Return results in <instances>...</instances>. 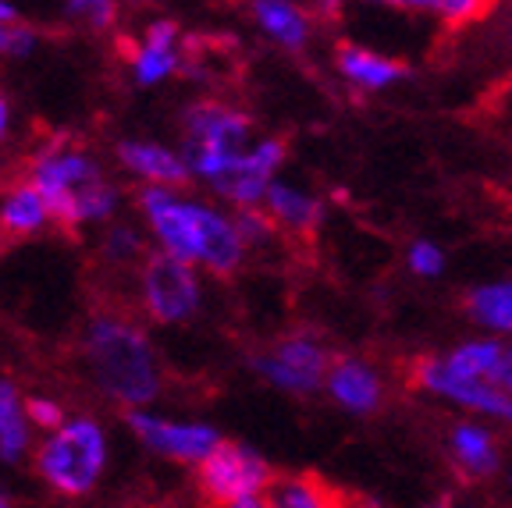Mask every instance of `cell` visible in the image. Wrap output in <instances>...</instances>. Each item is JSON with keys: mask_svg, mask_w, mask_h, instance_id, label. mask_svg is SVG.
I'll return each mask as SVG.
<instances>
[{"mask_svg": "<svg viewBox=\"0 0 512 508\" xmlns=\"http://www.w3.org/2000/svg\"><path fill=\"white\" fill-rule=\"evenodd\" d=\"M139 207L168 256H178L185 263H203L210 274H221V278L239 270L246 242H242L235 221L217 214L214 207L175 196L164 185H146L139 192Z\"/></svg>", "mask_w": 512, "mask_h": 508, "instance_id": "6da1fadb", "label": "cell"}, {"mask_svg": "<svg viewBox=\"0 0 512 508\" xmlns=\"http://www.w3.org/2000/svg\"><path fill=\"white\" fill-rule=\"evenodd\" d=\"M82 359L96 391L125 409H150L153 398L164 391V374L150 338L121 317L89 320L82 334Z\"/></svg>", "mask_w": 512, "mask_h": 508, "instance_id": "7a4b0ae2", "label": "cell"}, {"mask_svg": "<svg viewBox=\"0 0 512 508\" xmlns=\"http://www.w3.org/2000/svg\"><path fill=\"white\" fill-rule=\"evenodd\" d=\"M111 466V437L96 416H68L57 430L43 434L32 452V469L50 494L82 501L100 487Z\"/></svg>", "mask_w": 512, "mask_h": 508, "instance_id": "3957f363", "label": "cell"}, {"mask_svg": "<svg viewBox=\"0 0 512 508\" xmlns=\"http://www.w3.org/2000/svg\"><path fill=\"white\" fill-rule=\"evenodd\" d=\"M185 132H189L185 164H189V171L196 178L214 185L232 167V160L249 150L253 121L242 111H235V107L192 104L185 111Z\"/></svg>", "mask_w": 512, "mask_h": 508, "instance_id": "277c9868", "label": "cell"}, {"mask_svg": "<svg viewBox=\"0 0 512 508\" xmlns=\"http://www.w3.org/2000/svg\"><path fill=\"white\" fill-rule=\"evenodd\" d=\"M413 384L427 395L452 402L459 409H466L477 420H495L502 427H512V395L502 391L495 381L484 377L459 374L456 366L445 356H424L413 363Z\"/></svg>", "mask_w": 512, "mask_h": 508, "instance_id": "5b68a950", "label": "cell"}, {"mask_svg": "<svg viewBox=\"0 0 512 508\" xmlns=\"http://www.w3.org/2000/svg\"><path fill=\"white\" fill-rule=\"evenodd\" d=\"M271 480H274L271 462L256 452L253 445H242V441H221L196 466V487L217 508L242 498H256V494H267Z\"/></svg>", "mask_w": 512, "mask_h": 508, "instance_id": "8992f818", "label": "cell"}, {"mask_svg": "<svg viewBox=\"0 0 512 508\" xmlns=\"http://www.w3.org/2000/svg\"><path fill=\"white\" fill-rule=\"evenodd\" d=\"M125 423L139 445L157 459L178 462V466H200L224 437L214 423L178 420V416L153 413V409H128Z\"/></svg>", "mask_w": 512, "mask_h": 508, "instance_id": "52a82bcc", "label": "cell"}, {"mask_svg": "<svg viewBox=\"0 0 512 508\" xmlns=\"http://www.w3.org/2000/svg\"><path fill=\"white\" fill-rule=\"evenodd\" d=\"M331 359L335 356H331V352L324 349V342L313 338V334H285L281 342H274V349L249 359V366H253V374L271 384V388L303 398V395H313L317 388H324Z\"/></svg>", "mask_w": 512, "mask_h": 508, "instance_id": "ba28073f", "label": "cell"}, {"mask_svg": "<svg viewBox=\"0 0 512 508\" xmlns=\"http://www.w3.org/2000/svg\"><path fill=\"white\" fill-rule=\"evenodd\" d=\"M100 167L89 153L68 150L64 143H54L32 160V185L40 189V196L47 199L50 217L64 228H75L79 224V196L86 185L100 182Z\"/></svg>", "mask_w": 512, "mask_h": 508, "instance_id": "9c48e42d", "label": "cell"}, {"mask_svg": "<svg viewBox=\"0 0 512 508\" xmlns=\"http://www.w3.org/2000/svg\"><path fill=\"white\" fill-rule=\"evenodd\" d=\"M200 278L192 263L168 253H153L143 263V302L157 324H185L200 310Z\"/></svg>", "mask_w": 512, "mask_h": 508, "instance_id": "30bf717a", "label": "cell"}, {"mask_svg": "<svg viewBox=\"0 0 512 508\" xmlns=\"http://www.w3.org/2000/svg\"><path fill=\"white\" fill-rule=\"evenodd\" d=\"M281 164H285V143L281 139H260L242 157L232 160V167L214 182V189L239 207H256V203H264L267 189L274 185V171Z\"/></svg>", "mask_w": 512, "mask_h": 508, "instance_id": "8fae6325", "label": "cell"}, {"mask_svg": "<svg viewBox=\"0 0 512 508\" xmlns=\"http://www.w3.org/2000/svg\"><path fill=\"white\" fill-rule=\"evenodd\" d=\"M328 398L349 416H374L384 405V381L360 356H335L324 377Z\"/></svg>", "mask_w": 512, "mask_h": 508, "instance_id": "7c38bea8", "label": "cell"}, {"mask_svg": "<svg viewBox=\"0 0 512 508\" xmlns=\"http://www.w3.org/2000/svg\"><path fill=\"white\" fill-rule=\"evenodd\" d=\"M448 462L466 480H491L502 469V441L480 420H459L448 427L445 437Z\"/></svg>", "mask_w": 512, "mask_h": 508, "instance_id": "4fadbf2b", "label": "cell"}, {"mask_svg": "<svg viewBox=\"0 0 512 508\" xmlns=\"http://www.w3.org/2000/svg\"><path fill=\"white\" fill-rule=\"evenodd\" d=\"M36 452V427L25 409L22 388L11 377H0V462L18 466Z\"/></svg>", "mask_w": 512, "mask_h": 508, "instance_id": "5bb4252c", "label": "cell"}, {"mask_svg": "<svg viewBox=\"0 0 512 508\" xmlns=\"http://www.w3.org/2000/svg\"><path fill=\"white\" fill-rule=\"evenodd\" d=\"M118 160L132 171V175L146 178L150 185H185L192 178L185 157H178L175 150H164L157 143H139V139H125L118 143Z\"/></svg>", "mask_w": 512, "mask_h": 508, "instance_id": "9a60e30c", "label": "cell"}, {"mask_svg": "<svg viewBox=\"0 0 512 508\" xmlns=\"http://www.w3.org/2000/svg\"><path fill=\"white\" fill-rule=\"evenodd\" d=\"M335 54H338V72H342L356 89H367V93L388 89L409 75V68L402 61L381 57L367 47H356V43H342Z\"/></svg>", "mask_w": 512, "mask_h": 508, "instance_id": "2e32d148", "label": "cell"}, {"mask_svg": "<svg viewBox=\"0 0 512 508\" xmlns=\"http://www.w3.org/2000/svg\"><path fill=\"white\" fill-rule=\"evenodd\" d=\"M264 207H267V214L274 217L278 228L296 231V235H306V239H310L313 231L320 228V221H324L320 199L303 189H296V185H288V182H274L271 189H267Z\"/></svg>", "mask_w": 512, "mask_h": 508, "instance_id": "e0dca14e", "label": "cell"}, {"mask_svg": "<svg viewBox=\"0 0 512 508\" xmlns=\"http://www.w3.org/2000/svg\"><path fill=\"white\" fill-rule=\"evenodd\" d=\"M178 29L175 22H153L146 29L143 47L132 57V75L139 86H157L178 68Z\"/></svg>", "mask_w": 512, "mask_h": 508, "instance_id": "ac0fdd59", "label": "cell"}, {"mask_svg": "<svg viewBox=\"0 0 512 508\" xmlns=\"http://www.w3.org/2000/svg\"><path fill=\"white\" fill-rule=\"evenodd\" d=\"M271 508H345L342 494L313 473H285L267 487Z\"/></svg>", "mask_w": 512, "mask_h": 508, "instance_id": "d6986e66", "label": "cell"}, {"mask_svg": "<svg viewBox=\"0 0 512 508\" xmlns=\"http://www.w3.org/2000/svg\"><path fill=\"white\" fill-rule=\"evenodd\" d=\"M253 18L264 36H271L278 47L303 50L310 40V18L292 0H253Z\"/></svg>", "mask_w": 512, "mask_h": 508, "instance_id": "ffe728a7", "label": "cell"}, {"mask_svg": "<svg viewBox=\"0 0 512 508\" xmlns=\"http://www.w3.org/2000/svg\"><path fill=\"white\" fill-rule=\"evenodd\" d=\"M47 221H50V207L36 185H18L0 203V228L11 231V235H32V231L47 228Z\"/></svg>", "mask_w": 512, "mask_h": 508, "instance_id": "44dd1931", "label": "cell"}, {"mask_svg": "<svg viewBox=\"0 0 512 508\" xmlns=\"http://www.w3.org/2000/svg\"><path fill=\"white\" fill-rule=\"evenodd\" d=\"M466 313L495 334H512V281H491L466 295Z\"/></svg>", "mask_w": 512, "mask_h": 508, "instance_id": "7402d4cb", "label": "cell"}, {"mask_svg": "<svg viewBox=\"0 0 512 508\" xmlns=\"http://www.w3.org/2000/svg\"><path fill=\"white\" fill-rule=\"evenodd\" d=\"M505 345L495 342V338H477V342H463L448 352V363L456 366L459 374L470 377H484V381H495L498 366H502Z\"/></svg>", "mask_w": 512, "mask_h": 508, "instance_id": "603a6c76", "label": "cell"}, {"mask_svg": "<svg viewBox=\"0 0 512 508\" xmlns=\"http://www.w3.org/2000/svg\"><path fill=\"white\" fill-rule=\"evenodd\" d=\"M402 8L431 11L448 29H466L473 22H484L495 11V0H402Z\"/></svg>", "mask_w": 512, "mask_h": 508, "instance_id": "cb8c5ba5", "label": "cell"}, {"mask_svg": "<svg viewBox=\"0 0 512 508\" xmlns=\"http://www.w3.org/2000/svg\"><path fill=\"white\" fill-rule=\"evenodd\" d=\"M75 203H79V224L86 221V224H96V221H111V214L118 210V189H114L111 182H93V185H86V189L75 196Z\"/></svg>", "mask_w": 512, "mask_h": 508, "instance_id": "d4e9b609", "label": "cell"}, {"mask_svg": "<svg viewBox=\"0 0 512 508\" xmlns=\"http://www.w3.org/2000/svg\"><path fill=\"white\" fill-rule=\"evenodd\" d=\"M235 228H239L242 242H256V246H264L267 239L274 235V217L267 214V210H256V207H239V214H235Z\"/></svg>", "mask_w": 512, "mask_h": 508, "instance_id": "484cf974", "label": "cell"}, {"mask_svg": "<svg viewBox=\"0 0 512 508\" xmlns=\"http://www.w3.org/2000/svg\"><path fill=\"white\" fill-rule=\"evenodd\" d=\"M143 242H139V231L128 228V224H111V231L104 235V256L114 263L136 260Z\"/></svg>", "mask_w": 512, "mask_h": 508, "instance_id": "4316f807", "label": "cell"}, {"mask_svg": "<svg viewBox=\"0 0 512 508\" xmlns=\"http://www.w3.org/2000/svg\"><path fill=\"white\" fill-rule=\"evenodd\" d=\"M25 409H29L32 427L43 430V434H50V430H57L64 420H68L64 405L57 402V398H50V395H32V398H25Z\"/></svg>", "mask_w": 512, "mask_h": 508, "instance_id": "83f0119b", "label": "cell"}, {"mask_svg": "<svg viewBox=\"0 0 512 508\" xmlns=\"http://www.w3.org/2000/svg\"><path fill=\"white\" fill-rule=\"evenodd\" d=\"M409 270L416 278H438L445 270V253L434 242H413L409 246Z\"/></svg>", "mask_w": 512, "mask_h": 508, "instance_id": "f1b7e54d", "label": "cell"}, {"mask_svg": "<svg viewBox=\"0 0 512 508\" xmlns=\"http://www.w3.org/2000/svg\"><path fill=\"white\" fill-rule=\"evenodd\" d=\"M114 15H118V4H114V0H89L86 18L93 29H111Z\"/></svg>", "mask_w": 512, "mask_h": 508, "instance_id": "f546056e", "label": "cell"}, {"mask_svg": "<svg viewBox=\"0 0 512 508\" xmlns=\"http://www.w3.org/2000/svg\"><path fill=\"white\" fill-rule=\"evenodd\" d=\"M495 384L512 395V345H505V356H502V366H498V374H495Z\"/></svg>", "mask_w": 512, "mask_h": 508, "instance_id": "4dcf8cb0", "label": "cell"}, {"mask_svg": "<svg viewBox=\"0 0 512 508\" xmlns=\"http://www.w3.org/2000/svg\"><path fill=\"white\" fill-rule=\"evenodd\" d=\"M224 508H271V501H267V494H256V498L232 501V505H224Z\"/></svg>", "mask_w": 512, "mask_h": 508, "instance_id": "1f68e13d", "label": "cell"}, {"mask_svg": "<svg viewBox=\"0 0 512 508\" xmlns=\"http://www.w3.org/2000/svg\"><path fill=\"white\" fill-rule=\"evenodd\" d=\"M8 125H11V104L0 96V143H4V135H8Z\"/></svg>", "mask_w": 512, "mask_h": 508, "instance_id": "d6a6232c", "label": "cell"}, {"mask_svg": "<svg viewBox=\"0 0 512 508\" xmlns=\"http://www.w3.org/2000/svg\"><path fill=\"white\" fill-rule=\"evenodd\" d=\"M0 22H18V11L11 8L8 0H0Z\"/></svg>", "mask_w": 512, "mask_h": 508, "instance_id": "836d02e7", "label": "cell"}, {"mask_svg": "<svg viewBox=\"0 0 512 508\" xmlns=\"http://www.w3.org/2000/svg\"><path fill=\"white\" fill-rule=\"evenodd\" d=\"M86 8H89V0H68V11H72V15H86Z\"/></svg>", "mask_w": 512, "mask_h": 508, "instance_id": "e575fe53", "label": "cell"}, {"mask_svg": "<svg viewBox=\"0 0 512 508\" xmlns=\"http://www.w3.org/2000/svg\"><path fill=\"white\" fill-rule=\"evenodd\" d=\"M424 508H456V505H452V501H448V498H438V501H427Z\"/></svg>", "mask_w": 512, "mask_h": 508, "instance_id": "d590c367", "label": "cell"}, {"mask_svg": "<svg viewBox=\"0 0 512 508\" xmlns=\"http://www.w3.org/2000/svg\"><path fill=\"white\" fill-rule=\"evenodd\" d=\"M367 4H384V8H402V0H367Z\"/></svg>", "mask_w": 512, "mask_h": 508, "instance_id": "8d00e7d4", "label": "cell"}, {"mask_svg": "<svg viewBox=\"0 0 512 508\" xmlns=\"http://www.w3.org/2000/svg\"><path fill=\"white\" fill-rule=\"evenodd\" d=\"M505 54L512 57V22H509V29H505Z\"/></svg>", "mask_w": 512, "mask_h": 508, "instance_id": "74e56055", "label": "cell"}, {"mask_svg": "<svg viewBox=\"0 0 512 508\" xmlns=\"http://www.w3.org/2000/svg\"><path fill=\"white\" fill-rule=\"evenodd\" d=\"M0 508H15V501H11V494L0 491Z\"/></svg>", "mask_w": 512, "mask_h": 508, "instance_id": "f35d334b", "label": "cell"}, {"mask_svg": "<svg viewBox=\"0 0 512 508\" xmlns=\"http://www.w3.org/2000/svg\"><path fill=\"white\" fill-rule=\"evenodd\" d=\"M345 508H381L377 501H356V505H345Z\"/></svg>", "mask_w": 512, "mask_h": 508, "instance_id": "ab89813d", "label": "cell"}, {"mask_svg": "<svg viewBox=\"0 0 512 508\" xmlns=\"http://www.w3.org/2000/svg\"><path fill=\"white\" fill-rule=\"evenodd\" d=\"M509 491H512V466H509Z\"/></svg>", "mask_w": 512, "mask_h": 508, "instance_id": "60d3db41", "label": "cell"}]
</instances>
